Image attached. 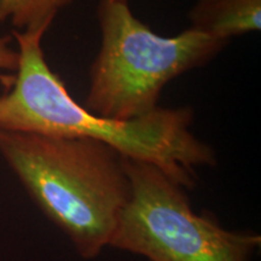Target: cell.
Wrapping results in <instances>:
<instances>
[{
    "label": "cell",
    "mask_w": 261,
    "mask_h": 261,
    "mask_svg": "<svg viewBox=\"0 0 261 261\" xmlns=\"http://www.w3.org/2000/svg\"><path fill=\"white\" fill-rule=\"evenodd\" d=\"M46 32H14L18 67L6 93L0 96V129L93 139L125 159L155 166L188 190L196 169L217 165L211 145L191 132V108H158L128 121L108 119L80 106L48 67L41 47Z\"/></svg>",
    "instance_id": "cell-1"
},
{
    "label": "cell",
    "mask_w": 261,
    "mask_h": 261,
    "mask_svg": "<svg viewBox=\"0 0 261 261\" xmlns=\"http://www.w3.org/2000/svg\"><path fill=\"white\" fill-rule=\"evenodd\" d=\"M0 155L83 259L109 247L129 196L122 155L93 139L5 129Z\"/></svg>",
    "instance_id": "cell-2"
},
{
    "label": "cell",
    "mask_w": 261,
    "mask_h": 261,
    "mask_svg": "<svg viewBox=\"0 0 261 261\" xmlns=\"http://www.w3.org/2000/svg\"><path fill=\"white\" fill-rule=\"evenodd\" d=\"M97 18L100 48L85 108L119 121L154 112L169 81L210 63L228 44L191 28L175 37L156 34L123 0H100Z\"/></svg>",
    "instance_id": "cell-3"
},
{
    "label": "cell",
    "mask_w": 261,
    "mask_h": 261,
    "mask_svg": "<svg viewBox=\"0 0 261 261\" xmlns=\"http://www.w3.org/2000/svg\"><path fill=\"white\" fill-rule=\"evenodd\" d=\"M129 196L109 247L148 261H250L260 234L224 228L192 210L187 190L155 166L123 158Z\"/></svg>",
    "instance_id": "cell-4"
},
{
    "label": "cell",
    "mask_w": 261,
    "mask_h": 261,
    "mask_svg": "<svg viewBox=\"0 0 261 261\" xmlns=\"http://www.w3.org/2000/svg\"><path fill=\"white\" fill-rule=\"evenodd\" d=\"M260 18L261 0H197L189 12L191 29L224 41L260 31Z\"/></svg>",
    "instance_id": "cell-5"
},
{
    "label": "cell",
    "mask_w": 261,
    "mask_h": 261,
    "mask_svg": "<svg viewBox=\"0 0 261 261\" xmlns=\"http://www.w3.org/2000/svg\"><path fill=\"white\" fill-rule=\"evenodd\" d=\"M73 0H0V23L9 21L17 32H46L60 10Z\"/></svg>",
    "instance_id": "cell-6"
},
{
    "label": "cell",
    "mask_w": 261,
    "mask_h": 261,
    "mask_svg": "<svg viewBox=\"0 0 261 261\" xmlns=\"http://www.w3.org/2000/svg\"><path fill=\"white\" fill-rule=\"evenodd\" d=\"M10 37H0V70L16 71L18 67V51H15L10 46ZM0 80L5 85L6 89H10L14 77L0 75Z\"/></svg>",
    "instance_id": "cell-7"
},
{
    "label": "cell",
    "mask_w": 261,
    "mask_h": 261,
    "mask_svg": "<svg viewBox=\"0 0 261 261\" xmlns=\"http://www.w3.org/2000/svg\"><path fill=\"white\" fill-rule=\"evenodd\" d=\"M123 2H128V0H123Z\"/></svg>",
    "instance_id": "cell-8"
}]
</instances>
